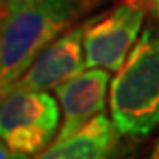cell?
Masks as SVG:
<instances>
[{
	"mask_svg": "<svg viewBox=\"0 0 159 159\" xmlns=\"http://www.w3.org/2000/svg\"><path fill=\"white\" fill-rule=\"evenodd\" d=\"M117 136L113 121L100 113L81 130L54 140L35 159H109L117 148Z\"/></svg>",
	"mask_w": 159,
	"mask_h": 159,
	"instance_id": "obj_7",
	"label": "cell"
},
{
	"mask_svg": "<svg viewBox=\"0 0 159 159\" xmlns=\"http://www.w3.org/2000/svg\"><path fill=\"white\" fill-rule=\"evenodd\" d=\"M107 69L92 67V69L79 73L54 88L56 98H58L60 107L63 111V121L60 125L56 140L71 136L73 132L81 130L96 115L104 113L107 100Z\"/></svg>",
	"mask_w": 159,
	"mask_h": 159,
	"instance_id": "obj_6",
	"label": "cell"
},
{
	"mask_svg": "<svg viewBox=\"0 0 159 159\" xmlns=\"http://www.w3.org/2000/svg\"><path fill=\"white\" fill-rule=\"evenodd\" d=\"M146 159H159V134H157V138H155V142H153V146H152V150H150Z\"/></svg>",
	"mask_w": 159,
	"mask_h": 159,
	"instance_id": "obj_10",
	"label": "cell"
},
{
	"mask_svg": "<svg viewBox=\"0 0 159 159\" xmlns=\"http://www.w3.org/2000/svg\"><path fill=\"white\" fill-rule=\"evenodd\" d=\"M109 113L121 136L144 138L159 127V25L146 27L109 86Z\"/></svg>",
	"mask_w": 159,
	"mask_h": 159,
	"instance_id": "obj_2",
	"label": "cell"
},
{
	"mask_svg": "<svg viewBox=\"0 0 159 159\" xmlns=\"http://www.w3.org/2000/svg\"><path fill=\"white\" fill-rule=\"evenodd\" d=\"M146 6H148V12L152 14L153 21L159 25V0H146Z\"/></svg>",
	"mask_w": 159,
	"mask_h": 159,
	"instance_id": "obj_9",
	"label": "cell"
},
{
	"mask_svg": "<svg viewBox=\"0 0 159 159\" xmlns=\"http://www.w3.org/2000/svg\"><path fill=\"white\" fill-rule=\"evenodd\" d=\"M0 159H31L29 155L25 153H19V152H14L2 138H0Z\"/></svg>",
	"mask_w": 159,
	"mask_h": 159,
	"instance_id": "obj_8",
	"label": "cell"
},
{
	"mask_svg": "<svg viewBox=\"0 0 159 159\" xmlns=\"http://www.w3.org/2000/svg\"><path fill=\"white\" fill-rule=\"evenodd\" d=\"M60 130V102L48 90H12L0 102V138L14 152L37 157Z\"/></svg>",
	"mask_w": 159,
	"mask_h": 159,
	"instance_id": "obj_3",
	"label": "cell"
},
{
	"mask_svg": "<svg viewBox=\"0 0 159 159\" xmlns=\"http://www.w3.org/2000/svg\"><path fill=\"white\" fill-rule=\"evenodd\" d=\"M84 23L67 29L44 48L12 90H50L83 73Z\"/></svg>",
	"mask_w": 159,
	"mask_h": 159,
	"instance_id": "obj_5",
	"label": "cell"
},
{
	"mask_svg": "<svg viewBox=\"0 0 159 159\" xmlns=\"http://www.w3.org/2000/svg\"><path fill=\"white\" fill-rule=\"evenodd\" d=\"M90 0H0V102Z\"/></svg>",
	"mask_w": 159,
	"mask_h": 159,
	"instance_id": "obj_1",
	"label": "cell"
},
{
	"mask_svg": "<svg viewBox=\"0 0 159 159\" xmlns=\"http://www.w3.org/2000/svg\"><path fill=\"white\" fill-rule=\"evenodd\" d=\"M146 10V0H123L111 12L84 23V60L88 69H121L142 35Z\"/></svg>",
	"mask_w": 159,
	"mask_h": 159,
	"instance_id": "obj_4",
	"label": "cell"
}]
</instances>
